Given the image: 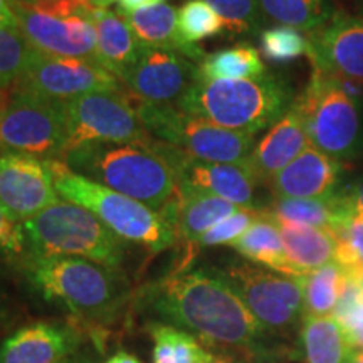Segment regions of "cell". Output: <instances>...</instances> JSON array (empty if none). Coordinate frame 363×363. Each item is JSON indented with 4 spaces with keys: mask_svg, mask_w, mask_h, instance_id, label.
<instances>
[{
    "mask_svg": "<svg viewBox=\"0 0 363 363\" xmlns=\"http://www.w3.org/2000/svg\"><path fill=\"white\" fill-rule=\"evenodd\" d=\"M142 296L163 320L208 343L249 347L262 331L233 286L214 272H174L147 286Z\"/></svg>",
    "mask_w": 363,
    "mask_h": 363,
    "instance_id": "1",
    "label": "cell"
},
{
    "mask_svg": "<svg viewBox=\"0 0 363 363\" xmlns=\"http://www.w3.org/2000/svg\"><path fill=\"white\" fill-rule=\"evenodd\" d=\"M76 174L162 212L177 197V177L158 140L93 143L66 153Z\"/></svg>",
    "mask_w": 363,
    "mask_h": 363,
    "instance_id": "2",
    "label": "cell"
},
{
    "mask_svg": "<svg viewBox=\"0 0 363 363\" xmlns=\"http://www.w3.org/2000/svg\"><path fill=\"white\" fill-rule=\"evenodd\" d=\"M293 93L279 76L264 72L251 79H206L197 76L177 108L242 133L257 135L288 111Z\"/></svg>",
    "mask_w": 363,
    "mask_h": 363,
    "instance_id": "3",
    "label": "cell"
},
{
    "mask_svg": "<svg viewBox=\"0 0 363 363\" xmlns=\"http://www.w3.org/2000/svg\"><path fill=\"white\" fill-rule=\"evenodd\" d=\"M49 165L59 197L88 208L120 239L140 244L152 252H162L175 246L174 202L162 212L153 211L147 203L76 174L62 160H49Z\"/></svg>",
    "mask_w": 363,
    "mask_h": 363,
    "instance_id": "4",
    "label": "cell"
},
{
    "mask_svg": "<svg viewBox=\"0 0 363 363\" xmlns=\"http://www.w3.org/2000/svg\"><path fill=\"white\" fill-rule=\"evenodd\" d=\"M26 257H83L118 269L125 259V242L88 208L59 201L21 222Z\"/></svg>",
    "mask_w": 363,
    "mask_h": 363,
    "instance_id": "5",
    "label": "cell"
},
{
    "mask_svg": "<svg viewBox=\"0 0 363 363\" xmlns=\"http://www.w3.org/2000/svg\"><path fill=\"white\" fill-rule=\"evenodd\" d=\"M22 267L45 301L61 303L79 318L106 315L121 306L128 294L116 269L83 257H26Z\"/></svg>",
    "mask_w": 363,
    "mask_h": 363,
    "instance_id": "6",
    "label": "cell"
},
{
    "mask_svg": "<svg viewBox=\"0 0 363 363\" xmlns=\"http://www.w3.org/2000/svg\"><path fill=\"white\" fill-rule=\"evenodd\" d=\"M293 103L301 113L311 147L340 162L358 155L362 145L360 103L340 88L333 74L313 69L310 83Z\"/></svg>",
    "mask_w": 363,
    "mask_h": 363,
    "instance_id": "7",
    "label": "cell"
},
{
    "mask_svg": "<svg viewBox=\"0 0 363 363\" xmlns=\"http://www.w3.org/2000/svg\"><path fill=\"white\" fill-rule=\"evenodd\" d=\"M17 27L33 49L51 56L96 61L94 11L84 0H12Z\"/></svg>",
    "mask_w": 363,
    "mask_h": 363,
    "instance_id": "8",
    "label": "cell"
},
{
    "mask_svg": "<svg viewBox=\"0 0 363 363\" xmlns=\"http://www.w3.org/2000/svg\"><path fill=\"white\" fill-rule=\"evenodd\" d=\"M145 128L163 143L202 162L247 165L254 150V135L222 128L177 106L136 103Z\"/></svg>",
    "mask_w": 363,
    "mask_h": 363,
    "instance_id": "9",
    "label": "cell"
},
{
    "mask_svg": "<svg viewBox=\"0 0 363 363\" xmlns=\"http://www.w3.org/2000/svg\"><path fill=\"white\" fill-rule=\"evenodd\" d=\"M65 145V103L11 89L0 110V153L62 160Z\"/></svg>",
    "mask_w": 363,
    "mask_h": 363,
    "instance_id": "10",
    "label": "cell"
},
{
    "mask_svg": "<svg viewBox=\"0 0 363 363\" xmlns=\"http://www.w3.org/2000/svg\"><path fill=\"white\" fill-rule=\"evenodd\" d=\"M65 111V155L84 145L153 140L125 91H96L83 94L66 101Z\"/></svg>",
    "mask_w": 363,
    "mask_h": 363,
    "instance_id": "11",
    "label": "cell"
},
{
    "mask_svg": "<svg viewBox=\"0 0 363 363\" xmlns=\"http://www.w3.org/2000/svg\"><path fill=\"white\" fill-rule=\"evenodd\" d=\"M11 89L59 103L96 91H125L121 81L94 59L51 56L35 49Z\"/></svg>",
    "mask_w": 363,
    "mask_h": 363,
    "instance_id": "12",
    "label": "cell"
},
{
    "mask_svg": "<svg viewBox=\"0 0 363 363\" xmlns=\"http://www.w3.org/2000/svg\"><path fill=\"white\" fill-rule=\"evenodd\" d=\"M222 276L262 328H286L303 310L301 276H286L249 262H234Z\"/></svg>",
    "mask_w": 363,
    "mask_h": 363,
    "instance_id": "13",
    "label": "cell"
},
{
    "mask_svg": "<svg viewBox=\"0 0 363 363\" xmlns=\"http://www.w3.org/2000/svg\"><path fill=\"white\" fill-rule=\"evenodd\" d=\"M199 76V65L179 51L142 44L121 76L125 93L140 104L177 106Z\"/></svg>",
    "mask_w": 363,
    "mask_h": 363,
    "instance_id": "14",
    "label": "cell"
},
{
    "mask_svg": "<svg viewBox=\"0 0 363 363\" xmlns=\"http://www.w3.org/2000/svg\"><path fill=\"white\" fill-rule=\"evenodd\" d=\"M59 201L49 160L0 153V206L17 222H26Z\"/></svg>",
    "mask_w": 363,
    "mask_h": 363,
    "instance_id": "15",
    "label": "cell"
},
{
    "mask_svg": "<svg viewBox=\"0 0 363 363\" xmlns=\"http://www.w3.org/2000/svg\"><path fill=\"white\" fill-rule=\"evenodd\" d=\"M160 143L175 172L177 189L211 194L239 207L257 208L254 206V194L259 182L247 165L202 162L185 155L169 143Z\"/></svg>",
    "mask_w": 363,
    "mask_h": 363,
    "instance_id": "16",
    "label": "cell"
},
{
    "mask_svg": "<svg viewBox=\"0 0 363 363\" xmlns=\"http://www.w3.org/2000/svg\"><path fill=\"white\" fill-rule=\"evenodd\" d=\"M308 35L313 69L363 83V17L333 12L326 24Z\"/></svg>",
    "mask_w": 363,
    "mask_h": 363,
    "instance_id": "17",
    "label": "cell"
},
{
    "mask_svg": "<svg viewBox=\"0 0 363 363\" xmlns=\"http://www.w3.org/2000/svg\"><path fill=\"white\" fill-rule=\"evenodd\" d=\"M345 165L315 147L303 150L267 184L274 199H325L340 192Z\"/></svg>",
    "mask_w": 363,
    "mask_h": 363,
    "instance_id": "18",
    "label": "cell"
},
{
    "mask_svg": "<svg viewBox=\"0 0 363 363\" xmlns=\"http://www.w3.org/2000/svg\"><path fill=\"white\" fill-rule=\"evenodd\" d=\"M78 340L76 330L67 325H26L0 343V363H65Z\"/></svg>",
    "mask_w": 363,
    "mask_h": 363,
    "instance_id": "19",
    "label": "cell"
},
{
    "mask_svg": "<svg viewBox=\"0 0 363 363\" xmlns=\"http://www.w3.org/2000/svg\"><path fill=\"white\" fill-rule=\"evenodd\" d=\"M310 145L301 113L296 104L291 103L288 111L254 145L247 167L259 184L267 185L272 177L279 174Z\"/></svg>",
    "mask_w": 363,
    "mask_h": 363,
    "instance_id": "20",
    "label": "cell"
},
{
    "mask_svg": "<svg viewBox=\"0 0 363 363\" xmlns=\"http://www.w3.org/2000/svg\"><path fill=\"white\" fill-rule=\"evenodd\" d=\"M240 208L244 207L227 202L216 195L195 192L189 189H177L175 233L177 240H182L187 251L175 272L187 269L194 259L195 251L199 249V240L207 230H211L220 220L235 214Z\"/></svg>",
    "mask_w": 363,
    "mask_h": 363,
    "instance_id": "21",
    "label": "cell"
},
{
    "mask_svg": "<svg viewBox=\"0 0 363 363\" xmlns=\"http://www.w3.org/2000/svg\"><path fill=\"white\" fill-rule=\"evenodd\" d=\"M276 222L330 229L335 234L350 219L355 207L347 190L325 199H272L271 206L262 208Z\"/></svg>",
    "mask_w": 363,
    "mask_h": 363,
    "instance_id": "22",
    "label": "cell"
},
{
    "mask_svg": "<svg viewBox=\"0 0 363 363\" xmlns=\"http://www.w3.org/2000/svg\"><path fill=\"white\" fill-rule=\"evenodd\" d=\"M121 13L130 22L136 39L142 44L179 51L197 65L206 57V52L201 45L190 44L182 38L179 33V22H177L179 12L169 4H153V6L138 9L135 12Z\"/></svg>",
    "mask_w": 363,
    "mask_h": 363,
    "instance_id": "23",
    "label": "cell"
},
{
    "mask_svg": "<svg viewBox=\"0 0 363 363\" xmlns=\"http://www.w3.org/2000/svg\"><path fill=\"white\" fill-rule=\"evenodd\" d=\"M93 21L98 33L96 62L120 79L135 62L142 43L121 12L96 9Z\"/></svg>",
    "mask_w": 363,
    "mask_h": 363,
    "instance_id": "24",
    "label": "cell"
},
{
    "mask_svg": "<svg viewBox=\"0 0 363 363\" xmlns=\"http://www.w3.org/2000/svg\"><path fill=\"white\" fill-rule=\"evenodd\" d=\"M276 224L283 238L286 256L296 267L299 276H306L318 267L337 261L338 239L333 230L288 224V222H276Z\"/></svg>",
    "mask_w": 363,
    "mask_h": 363,
    "instance_id": "25",
    "label": "cell"
},
{
    "mask_svg": "<svg viewBox=\"0 0 363 363\" xmlns=\"http://www.w3.org/2000/svg\"><path fill=\"white\" fill-rule=\"evenodd\" d=\"M233 247L240 256L252 261L254 264L264 266L267 269L286 276H299L288 256L281 238L279 227L276 220L262 212L259 219L249 227L240 238L233 244Z\"/></svg>",
    "mask_w": 363,
    "mask_h": 363,
    "instance_id": "26",
    "label": "cell"
},
{
    "mask_svg": "<svg viewBox=\"0 0 363 363\" xmlns=\"http://www.w3.org/2000/svg\"><path fill=\"white\" fill-rule=\"evenodd\" d=\"M308 363H347L353 345L333 315L305 316L301 330Z\"/></svg>",
    "mask_w": 363,
    "mask_h": 363,
    "instance_id": "27",
    "label": "cell"
},
{
    "mask_svg": "<svg viewBox=\"0 0 363 363\" xmlns=\"http://www.w3.org/2000/svg\"><path fill=\"white\" fill-rule=\"evenodd\" d=\"M259 51L247 43L206 54L199 62V76L206 79H251L264 74Z\"/></svg>",
    "mask_w": 363,
    "mask_h": 363,
    "instance_id": "28",
    "label": "cell"
},
{
    "mask_svg": "<svg viewBox=\"0 0 363 363\" xmlns=\"http://www.w3.org/2000/svg\"><path fill=\"white\" fill-rule=\"evenodd\" d=\"M345 279H347V271L337 261L301 276L305 316L333 315Z\"/></svg>",
    "mask_w": 363,
    "mask_h": 363,
    "instance_id": "29",
    "label": "cell"
},
{
    "mask_svg": "<svg viewBox=\"0 0 363 363\" xmlns=\"http://www.w3.org/2000/svg\"><path fill=\"white\" fill-rule=\"evenodd\" d=\"M148 333L153 342L152 363H207L214 358L189 331L174 325L153 323Z\"/></svg>",
    "mask_w": 363,
    "mask_h": 363,
    "instance_id": "30",
    "label": "cell"
},
{
    "mask_svg": "<svg viewBox=\"0 0 363 363\" xmlns=\"http://www.w3.org/2000/svg\"><path fill=\"white\" fill-rule=\"evenodd\" d=\"M264 21L311 33L326 24L333 11L326 0H257Z\"/></svg>",
    "mask_w": 363,
    "mask_h": 363,
    "instance_id": "31",
    "label": "cell"
},
{
    "mask_svg": "<svg viewBox=\"0 0 363 363\" xmlns=\"http://www.w3.org/2000/svg\"><path fill=\"white\" fill-rule=\"evenodd\" d=\"M261 54L272 65H288L301 56H310L311 40L303 30L276 26L259 34Z\"/></svg>",
    "mask_w": 363,
    "mask_h": 363,
    "instance_id": "32",
    "label": "cell"
},
{
    "mask_svg": "<svg viewBox=\"0 0 363 363\" xmlns=\"http://www.w3.org/2000/svg\"><path fill=\"white\" fill-rule=\"evenodd\" d=\"M179 33L190 44L212 39L225 30L224 21L206 0H187L177 13Z\"/></svg>",
    "mask_w": 363,
    "mask_h": 363,
    "instance_id": "33",
    "label": "cell"
},
{
    "mask_svg": "<svg viewBox=\"0 0 363 363\" xmlns=\"http://www.w3.org/2000/svg\"><path fill=\"white\" fill-rule=\"evenodd\" d=\"M33 51L19 27L0 26V91L6 93L19 81Z\"/></svg>",
    "mask_w": 363,
    "mask_h": 363,
    "instance_id": "34",
    "label": "cell"
},
{
    "mask_svg": "<svg viewBox=\"0 0 363 363\" xmlns=\"http://www.w3.org/2000/svg\"><path fill=\"white\" fill-rule=\"evenodd\" d=\"M224 21L230 35L254 34L261 29L262 19L257 0H206Z\"/></svg>",
    "mask_w": 363,
    "mask_h": 363,
    "instance_id": "35",
    "label": "cell"
},
{
    "mask_svg": "<svg viewBox=\"0 0 363 363\" xmlns=\"http://www.w3.org/2000/svg\"><path fill=\"white\" fill-rule=\"evenodd\" d=\"M333 316L342 323L353 347L363 350V293L348 272Z\"/></svg>",
    "mask_w": 363,
    "mask_h": 363,
    "instance_id": "36",
    "label": "cell"
},
{
    "mask_svg": "<svg viewBox=\"0 0 363 363\" xmlns=\"http://www.w3.org/2000/svg\"><path fill=\"white\" fill-rule=\"evenodd\" d=\"M262 208H249L244 207L235 212L227 219L220 220L211 230H207L199 240V247H211V246H224V244H233L251 227L254 222L259 219Z\"/></svg>",
    "mask_w": 363,
    "mask_h": 363,
    "instance_id": "37",
    "label": "cell"
},
{
    "mask_svg": "<svg viewBox=\"0 0 363 363\" xmlns=\"http://www.w3.org/2000/svg\"><path fill=\"white\" fill-rule=\"evenodd\" d=\"M337 262L350 272L363 267V214L353 212L350 219L337 233Z\"/></svg>",
    "mask_w": 363,
    "mask_h": 363,
    "instance_id": "38",
    "label": "cell"
},
{
    "mask_svg": "<svg viewBox=\"0 0 363 363\" xmlns=\"http://www.w3.org/2000/svg\"><path fill=\"white\" fill-rule=\"evenodd\" d=\"M26 254L21 222L13 220L0 206V257H16Z\"/></svg>",
    "mask_w": 363,
    "mask_h": 363,
    "instance_id": "39",
    "label": "cell"
},
{
    "mask_svg": "<svg viewBox=\"0 0 363 363\" xmlns=\"http://www.w3.org/2000/svg\"><path fill=\"white\" fill-rule=\"evenodd\" d=\"M347 190L348 197H350V201L353 203V207H355L357 212H360L363 214V175L358 179L355 184L350 185Z\"/></svg>",
    "mask_w": 363,
    "mask_h": 363,
    "instance_id": "40",
    "label": "cell"
},
{
    "mask_svg": "<svg viewBox=\"0 0 363 363\" xmlns=\"http://www.w3.org/2000/svg\"><path fill=\"white\" fill-rule=\"evenodd\" d=\"M0 26L17 27V17L13 13L12 0H0Z\"/></svg>",
    "mask_w": 363,
    "mask_h": 363,
    "instance_id": "41",
    "label": "cell"
},
{
    "mask_svg": "<svg viewBox=\"0 0 363 363\" xmlns=\"http://www.w3.org/2000/svg\"><path fill=\"white\" fill-rule=\"evenodd\" d=\"M121 12H135L138 9L153 6L152 0H118Z\"/></svg>",
    "mask_w": 363,
    "mask_h": 363,
    "instance_id": "42",
    "label": "cell"
},
{
    "mask_svg": "<svg viewBox=\"0 0 363 363\" xmlns=\"http://www.w3.org/2000/svg\"><path fill=\"white\" fill-rule=\"evenodd\" d=\"M103 363H142V362H140L138 358H136L135 355H131V353H128V352H118Z\"/></svg>",
    "mask_w": 363,
    "mask_h": 363,
    "instance_id": "43",
    "label": "cell"
},
{
    "mask_svg": "<svg viewBox=\"0 0 363 363\" xmlns=\"http://www.w3.org/2000/svg\"><path fill=\"white\" fill-rule=\"evenodd\" d=\"M84 2L94 9H108L115 0H84Z\"/></svg>",
    "mask_w": 363,
    "mask_h": 363,
    "instance_id": "44",
    "label": "cell"
},
{
    "mask_svg": "<svg viewBox=\"0 0 363 363\" xmlns=\"http://www.w3.org/2000/svg\"><path fill=\"white\" fill-rule=\"evenodd\" d=\"M348 274H350V276H352V278L357 281V284H358V286H360V289H362V293H363V267H362V269H355V271H350V272H348Z\"/></svg>",
    "mask_w": 363,
    "mask_h": 363,
    "instance_id": "45",
    "label": "cell"
},
{
    "mask_svg": "<svg viewBox=\"0 0 363 363\" xmlns=\"http://www.w3.org/2000/svg\"><path fill=\"white\" fill-rule=\"evenodd\" d=\"M347 363H363V350H360V352H353L352 357L348 358Z\"/></svg>",
    "mask_w": 363,
    "mask_h": 363,
    "instance_id": "46",
    "label": "cell"
},
{
    "mask_svg": "<svg viewBox=\"0 0 363 363\" xmlns=\"http://www.w3.org/2000/svg\"><path fill=\"white\" fill-rule=\"evenodd\" d=\"M207 363H233L229 360V358H224V357H216L214 355V358H212L211 362H207Z\"/></svg>",
    "mask_w": 363,
    "mask_h": 363,
    "instance_id": "47",
    "label": "cell"
},
{
    "mask_svg": "<svg viewBox=\"0 0 363 363\" xmlns=\"http://www.w3.org/2000/svg\"><path fill=\"white\" fill-rule=\"evenodd\" d=\"M7 96H9L7 93H4V91H0V110H2V106H4V104H6Z\"/></svg>",
    "mask_w": 363,
    "mask_h": 363,
    "instance_id": "48",
    "label": "cell"
},
{
    "mask_svg": "<svg viewBox=\"0 0 363 363\" xmlns=\"http://www.w3.org/2000/svg\"><path fill=\"white\" fill-rule=\"evenodd\" d=\"M22 2H26V4H30V6H34V4L40 2V0H22Z\"/></svg>",
    "mask_w": 363,
    "mask_h": 363,
    "instance_id": "49",
    "label": "cell"
},
{
    "mask_svg": "<svg viewBox=\"0 0 363 363\" xmlns=\"http://www.w3.org/2000/svg\"><path fill=\"white\" fill-rule=\"evenodd\" d=\"M152 4H163V0H152Z\"/></svg>",
    "mask_w": 363,
    "mask_h": 363,
    "instance_id": "50",
    "label": "cell"
},
{
    "mask_svg": "<svg viewBox=\"0 0 363 363\" xmlns=\"http://www.w3.org/2000/svg\"><path fill=\"white\" fill-rule=\"evenodd\" d=\"M0 313H2V299H0Z\"/></svg>",
    "mask_w": 363,
    "mask_h": 363,
    "instance_id": "51",
    "label": "cell"
},
{
    "mask_svg": "<svg viewBox=\"0 0 363 363\" xmlns=\"http://www.w3.org/2000/svg\"><path fill=\"white\" fill-rule=\"evenodd\" d=\"M65 363H67V362H65Z\"/></svg>",
    "mask_w": 363,
    "mask_h": 363,
    "instance_id": "52",
    "label": "cell"
}]
</instances>
